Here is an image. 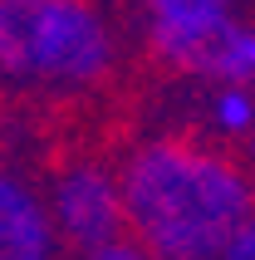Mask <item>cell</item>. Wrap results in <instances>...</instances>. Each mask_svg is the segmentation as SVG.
I'll return each mask as SVG.
<instances>
[{
	"instance_id": "obj_1",
	"label": "cell",
	"mask_w": 255,
	"mask_h": 260,
	"mask_svg": "<svg viewBox=\"0 0 255 260\" xmlns=\"http://www.w3.org/2000/svg\"><path fill=\"white\" fill-rule=\"evenodd\" d=\"M123 236L147 260H216L255 206V172L236 152L157 133L118 167Z\"/></svg>"
},
{
	"instance_id": "obj_2",
	"label": "cell",
	"mask_w": 255,
	"mask_h": 260,
	"mask_svg": "<svg viewBox=\"0 0 255 260\" xmlns=\"http://www.w3.org/2000/svg\"><path fill=\"white\" fill-rule=\"evenodd\" d=\"M118 64V29L99 0H0V84L88 93Z\"/></svg>"
},
{
	"instance_id": "obj_3",
	"label": "cell",
	"mask_w": 255,
	"mask_h": 260,
	"mask_svg": "<svg viewBox=\"0 0 255 260\" xmlns=\"http://www.w3.org/2000/svg\"><path fill=\"white\" fill-rule=\"evenodd\" d=\"M44 206L64 250H88L123 241V187L118 167L103 157H69L44 187Z\"/></svg>"
},
{
	"instance_id": "obj_4",
	"label": "cell",
	"mask_w": 255,
	"mask_h": 260,
	"mask_svg": "<svg viewBox=\"0 0 255 260\" xmlns=\"http://www.w3.org/2000/svg\"><path fill=\"white\" fill-rule=\"evenodd\" d=\"M245 15V0H138V29L157 64L201 74L206 54Z\"/></svg>"
},
{
	"instance_id": "obj_5",
	"label": "cell",
	"mask_w": 255,
	"mask_h": 260,
	"mask_svg": "<svg viewBox=\"0 0 255 260\" xmlns=\"http://www.w3.org/2000/svg\"><path fill=\"white\" fill-rule=\"evenodd\" d=\"M64 246L54 236L44 187L25 167L0 162V260H59Z\"/></svg>"
},
{
	"instance_id": "obj_6",
	"label": "cell",
	"mask_w": 255,
	"mask_h": 260,
	"mask_svg": "<svg viewBox=\"0 0 255 260\" xmlns=\"http://www.w3.org/2000/svg\"><path fill=\"white\" fill-rule=\"evenodd\" d=\"M201 138L216 147H250L255 143V88L245 84H206V99H201Z\"/></svg>"
},
{
	"instance_id": "obj_7",
	"label": "cell",
	"mask_w": 255,
	"mask_h": 260,
	"mask_svg": "<svg viewBox=\"0 0 255 260\" xmlns=\"http://www.w3.org/2000/svg\"><path fill=\"white\" fill-rule=\"evenodd\" d=\"M197 79H206V84H245V88H255V20L250 15H241V20L216 40V49L206 54V64H201Z\"/></svg>"
},
{
	"instance_id": "obj_8",
	"label": "cell",
	"mask_w": 255,
	"mask_h": 260,
	"mask_svg": "<svg viewBox=\"0 0 255 260\" xmlns=\"http://www.w3.org/2000/svg\"><path fill=\"white\" fill-rule=\"evenodd\" d=\"M216 260H255V206H250V216L236 226V236L226 241V250Z\"/></svg>"
},
{
	"instance_id": "obj_9",
	"label": "cell",
	"mask_w": 255,
	"mask_h": 260,
	"mask_svg": "<svg viewBox=\"0 0 255 260\" xmlns=\"http://www.w3.org/2000/svg\"><path fill=\"white\" fill-rule=\"evenodd\" d=\"M79 260H147V255H142V250H138V246H133V241L123 236V241H108V246L88 250V255H79Z\"/></svg>"
}]
</instances>
